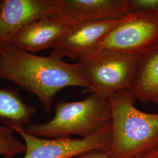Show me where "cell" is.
I'll list each match as a JSON object with an SVG mask.
<instances>
[{"instance_id":"obj_16","label":"cell","mask_w":158,"mask_h":158,"mask_svg":"<svg viewBox=\"0 0 158 158\" xmlns=\"http://www.w3.org/2000/svg\"><path fill=\"white\" fill-rule=\"evenodd\" d=\"M139 158H158V144Z\"/></svg>"},{"instance_id":"obj_7","label":"cell","mask_w":158,"mask_h":158,"mask_svg":"<svg viewBox=\"0 0 158 158\" xmlns=\"http://www.w3.org/2000/svg\"><path fill=\"white\" fill-rule=\"evenodd\" d=\"M63 0H2L0 47L10 45L23 28L46 17L60 15Z\"/></svg>"},{"instance_id":"obj_11","label":"cell","mask_w":158,"mask_h":158,"mask_svg":"<svg viewBox=\"0 0 158 158\" xmlns=\"http://www.w3.org/2000/svg\"><path fill=\"white\" fill-rule=\"evenodd\" d=\"M130 90L136 100L158 104V43L139 55Z\"/></svg>"},{"instance_id":"obj_6","label":"cell","mask_w":158,"mask_h":158,"mask_svg":"<svg viewBox=\"0 0 158 158\" xmlns=\"http://www.w3.org/2000/svg\"><path fill=\"white\" fill-rule=\"evenodd\" d=\"M111 121L94 135L85 138H41L23 129L15 131L27 147L23 158H72L92 150L108 152L111 140Z\"/></svg>"},{"instance_id":"obj_8","label":"cell","mask_w":158,"mask_h":158,"mask_svg":"<svg viewBox=\"0 0 158 158\" xmlns=\"http://www.w3.org/2000/svg\"><path fill=\"white\" fill-rule=\"evenodd\" d=\"M124 19L78 24L57 41L51 48L50 55L60 59L67 57L73 60H78L93 49Z\"/></svg>"},{"instance_id":"obj_2","label":"cell","mask_w":158,"mask_h":158,"mask_svg":"<svg viewBox=\"0 0 158 158\" xmlns=\"http://www.w3.org/2000/svg\"><path fill=\"white\" fill-rule=\"evenodd\" d=\"M108 101L112 129L108 153L112 158H138L158 145V113L136 108L130 90L117 92Z\"/></svg>"},{"instance_id":"obj_13","label":"cell","mask_w":158,"mask_h":158,"mask_svg":"<svg viewBox=\"0 0 158 158\" xmlns=\"http://www.w3.org/2000/svg\"><path fill=\"white\" fill-rule=\"evenodd\" d=\"M14 130L0 125V155L12 156L25 153L27 147L14 135Z\"/></svg>"},{"instance_id":"obj_3","label":"cell","mask_w":158,"mask_h":158,"mask_svg":"<svg viewBox=\"0 0 158 158\" xmlns=\"http://www.w3.org/2000/svg\"><path fill=\"white\" fill-rule=\"evenodd\" d=\"M111 121L108 99L95 93L78 102H57L55 114L49 121L33 123L23 128L31 135L44 138H81L94 135Z\"/></svg>"},{"instance_id":"obj_15","label":"cell","mask_w":158,"mask_h":158,"mask_svg":"<svg viewBox=\"0 0 158 158\" xmlns=\"http://www.w3.org/2000/svg\"><path fill=\"white\" fill-rule=\"evenodd\" d=\"M140 157V156H139ZM138 157L136 158H139ZM72 158H113L108 152L102 150H92Z\"/></svg>"},{"instance_id":"obj_4","label":"cell","mask_w":158,"mask_h":158,"mask_svg":"<svg viewBox=\"0 0 158 158\" xmlns=\"http://www.w3.org/2000/svg\"><path fill=\"white\" fill-rule=\"evenodd\" d=\"M139 55L92 50L77 60L95 93L108 99L120 91L130 90Z\"/></svg>"},{"instance_id":"obj_12","label":"cell","mask_w":158,"mask_h":158,"mask_svg":"<svg viewBox=\"0 0 158 158\" xmlns=\"http://www.w3.org/2000/svg\"><path fill=\"white\" fill-rule=\"evenodd\" d=\"M36 109L23 102L17 90L0 88V123L14 131L23 129L33 117Z\"/></svg>"},{"instance_id":"obj_1","label":"cell","mask_w":158,"mask_h":158,"mask_svg":"<svg viewBox=\"0 0 158 158\" xmlns=\"http://www.w3.org/2000/svg\"><path fill=\"white\" fill-rule=\"evenodd\" d=\"M0 80L11 81L35 94L47 113H51L54 98L63 89L77 86L92 90L78 63L40 56L10 45L0 47Z\"/></svg>"},{"instance_id":"obj_9","label":"cell","mask_w":158,"mask_h":158,"mask_svg":"<svg viewBox=\"0 0 158 158\" xmlns=\"http://www.w3.org/2000/svg\"><path fill=\"white\" fill-rule=\"evenodd\" d=\"M130 14L128 0H63L60 15L74 27L87 22L121 20Z\"/></svg>"},{"instance_id":"obj_5","label":"cell","mask_w":158,"mask_h":158,"mask_svg":"<svg viewBox=\"0 0 158 158\" xmlns=\"http://www.w3.org/2000/svg\"><path fill=\"white\" fill-rule=\"evenodd\" d=\"M158 43V12H136L113 29L92 50L140 55Z\"/></svg>"},{"instance_id":"obj_10","label":"cell","mask_w":158,"mask_h":158,"mask_svg":"<svg viewBox=\"0 0 158 158\" xmlns=\"http://www.w3.org/2000/svg\"><path fill=\"white\" fill-rule=\"evenodd\" d=\"M73 27L60 15L44 18L23 28L10 45L31 53L38 52L52 48Z\"/></svg>"},{"instance_id":"obj_18","label":"cell","mask_w":158,"mask_h":158,"mask_svg":"<svg viewBox=\"0 0 158 158\" xmlns=\"http://www.w3.org/2000/svg\"><path fill=\"white\" fill-rule=\"evenodd\" d=\"M4 158H14V157H12V156H5Z\"/></svg>"},{"instance_id":"obj_14","label":"cell","mask_w":158,"mask_h":158,"mask_svg":"<svg viewBox=\"0 0 158 158\" xmlns=\"http://www.w3.org/2000/svg\"><path fill=\"white\" fill-rule=\"evenodd\" d=\"M131 13L141 11L158 12V0H128Z\"/></svg>"},{"instance_id":"obj_17","label":"cell","mask_w":158,"mask_h":158,"mask_svg":"<svg viewBox=\"0 0 158 158\" xmlns=\"http://www.w3.org/2000/svg\"><path fill=\"white\" fill-rule=\"evenodd\" d=\"M2 0H0V12H1V6H2Z\"/></svg>"}]
</instances>
